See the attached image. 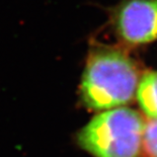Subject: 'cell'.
Segmentation results:
<instances>
[{
    "label": "cell",
    "mask_w": 157,
    "mask_h": 157,
    "mask_svg": "<svg viewBox=\"0 0 157 157\" xmlns=\"http://www.w3.org/2000/svg\"><path fill=\"white\" fill-rule=\"evenodd\" d=\"M142 150L147 157H157V120L145 124Z\"/></svg>",
    "instance_id": "obj_5"
},
{
    "label": "cell",
    "mask_w": 157,
    "mask_h": 157,
    "mask_svg": "<svg viewBox=\"0 0 157 157\" xmlns=\"http://www.w3.org/2000/svg\"><path fill=\"white\" fill-rule=\"evenodd\" d=\"M141 73L138 64L118 49H101L89 56L80 94L87 108L106 111L134 99Z\"/></svg>",
    "instance_id": "obj_1"
},
{
    "label": "cell",
    "mask_w": 157,
    "mask_h": 157,
    "mask_svg": "<svg viewBox=\"0 0 157 157\" xmlns=\"http://www.w3.org/2000/svg\"><path fill=\"white\" fill-rule=\"evenodd\" d=\"M136 95L143 113L151 120H157V71L142 76Z\"/></svg>",
    "instance_id": "obj_4"
},
{
    "label": "cell",
    "mask_w": 157,
    "mask_h": 157,
    "mask_svg": "<svg viewBox=\"0 0 157 157\" xmlns=\"http://www.w3.org/2000/svg\"><path fill=\"white\" fill-rule=\"evenodd\" d=\"M116 31L130 45L157 40V0H126L116 13Z\"/></svg>",
    "instance_id": "obj_3"
},
{
    "label": "cell",
    "mask_w": 157,
    "mask_h": 157,
    "mask_svg": "<svg viewBox=\"0 0 157 157\" xmlns=\"http://www.w3.org/2000/svg\"><path fill=\"white\" fill-rule=\"evenodd\" d=\"M144 129L141 113L120 106L93 117L80 130L77 141L93 157H140Z\"/></svg>",
    "instance_id": "obj_2"
}]
</instances>
